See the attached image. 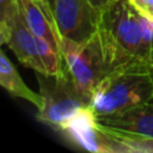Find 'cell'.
Returning <instances> with one entry per match:
<instances>
[{"mask_svg": "<svg viewBox=\"0 0 153 153\" xmlns=\"http://www.w3.org/2000/svg\"><path fill=\"white\" fill-rule=\"evenodd\" d=\"M36 75L44 100L43 108L37 112V120L41 122L61 131L78 112L90 106V102L81 94L72 79L65 61L59 73L36 72Z\"/></svg>", "mask_w": 153, "mask_h": 153, "instance_id": "obj_3", "label": "cell"}, {"mask_svg": "<svg viewBox=\"0 0 153 153\" xmlns=\"http://www.w3.org/2000/svg\"><path fill=\"white\" fill-rule=\"evenodd\" d=\"M5 44L25 67L32 68L35 72L55 74L62 68V54L45 39L36 36L23 22L19 11L11 24Z\"/></svg>", "mask_w": 153, "mask_h": 153, "instance_id": "obj_5", "label": "cell"}, {"mask_svg": "<svg viewBox=\"0 0 153 153\" xmlns=\"http://www.w3.org/2000/svg\"><path fill=\"white\" fill-rule=\"evenodd\" d=\"M105 127L153 137V100L117 115L97 118Z\"/></svg>", "mask_w": 153, "mask_h": 153, "instance_id": "obj_9", "label": "cell"}, {"mask_svg": "<svg viewBox=\"0 0 153 153\" xmlns=\"http://www.w3.org/2000/svg\"><path fill=\"white\" fill-rule=\"evenodd\" d=\"M0 85L12 96L23 98L33 104L38 110L43 108L44 100L41 93L32 91L22 79L14 65L6 56L5 51L0 53Z\"/></svg>", "mask_w": 153, "mask_h": 153, "instance_id": "obj_10", "label": "cell"}, {"mask_svg": "<svg viewBox=\"0 0 153 153\" xmlns=\"http://www.w3.org/2000/svg\"><path fill=\"white\" fill-rule=\"evenodd\" d=\"M146 17H147V18H149V19L153 22V7H152V8L148 11V13L146 14Z\"/></svg>", "mask_w": 153, "mask_h": 153, "instance_id": "obj_16", "label": "cell"}, {"mask_svg": "<svg viewBox=\"0 0 153 153\" xmlns=\"http://www.w3.org/2000/svg\"><path fill=\"white\" fill-rule=\"evenodd\" d=\"M18 11L26 26L38 37L45 39L61 53V35L57 29L54 11L42 0H17Z\"/></svg>", "mask_w": 153, "mask_h": 153, "instance_id": "obj_8", "label": "cell"}, {"mask_svg": "<svg viewBox=\"0 0 153 153\" xmlns=\"http://www.w3.org/2000/svg\"><path fill=\"white\" fill-rule=\"evenodd\" d=\"M42 1H44L45 4H48L50 7H51V10L54 11V5H55V0H42Z\"/></svg>", "mask_w": 153, "mask_h": 153, "instance_id": "obj_15", "label": "cell"}, {"mask_svg": "<svg viewBox=\"0 0 153 153\" xmlns=\"http://www.w3.org/2000/svg\"><path fill=\"white\" fill-rule=\"evenodd\" d=\"M153 100L148 61H133L110 71L94 87L91 109L97 118L117 115Z\"/></svg>", "mask_w": 153, "mask_h": 153, "instance_id": "obj_2", "label": "cell"}, {"mask_svg": "<svg viewBox=\"0 0 153 153\" xmlns=\"http://www.w3.org/2000/svg\"><path fill=\"white\" fill-rule=\"evenodd\" d=\"M54 16L61 38L88 41L98 30L99 13L88 0H55Z\"/></svg>", "mask_w": 153, "mask_h": 153, "instance_id": "obj_6", "label": "cell"}, {"mask_svg": "<svg viewBox=\"0 0 153 153\" xmlns=\"http://www.w3.org/2000/svg\"><path fill=\"white\" fill-rule=\"evenodd\" d=\"M129 2L143 16H146L153 7V0H129Z\"/></svg>", "mask_w": 153, "mask_h": 153, "instance_id": "obj_13", "label": "cell"}, {"mask_svg": "<svg viewBox=\"0 0 153 153\" xmlns=\"http://www.w3.org/2000/svg\"><path fill=\"white\" fill-rule=\"evenodd\" d=\"M97 32L109 72L133 61H153V22L129 0H114L100 14Z\"/></svg>", "mask_w": 153, "mask_h": 153, "instance_id": "obj_1", "label": "cell"}, {"mask_svg": "<svg viewBox=\"0 0 153 153\" xmlns=\"http://www.w3.org/2000/svg\"><path fill=\"white\" fill-rule=\"evenodd\" d=\"M65 135L90 152L118 153L117 146L104 127L98 122L91 106L78 112L61 130Z\"/></svg>", "mask_w": 153, "mask_h": 153, "instance_id": "obj_7", "label": "cell"}, {"mask_svg": "<svg viewBox=\"0 0 153 153\" xmlns=\"http://www.w3.org/2000/svg\"><path fill=\"white\" fill-rule=\"evenodd\" d=\"M103 126V124H102ZM115 141L118 153H153V137L103 126Z\"/></svg>", "mask_w": 153, "mask_h": 153, "instance_id": "obj_11", "label": "cell"}, {"mask_svg": "<svg viewBox=\"0 0 153 153\" xmlns=\"http://www.w3.org/2000/svg\"><path fill=\"white\" fill-rule=\"evenodd\" d=\"M18 14L17 0H0V42L5 44L11 24Z\"/></svg>", "mask_w": 153, "mask_h": 153, "instance_id": "obj_12", "label": "cell"}, {"mask_svg": "<svg viewBox=\"0 0 153 153\" xmlns=\"http://www.w3.org/2000/svg\"><path fill=\"white\" fill-rule=\"evenodd\" d=\"M61 54L72 79L91 104L94 87L109 73L98 32L84 43L62 38Z\"/></svg>", "mask_w": 153, "mask_h": 153, "instance_id": "obj_4", "label": "cell"}, {"mask_svg": "<svg viewBox=\"0 0 153 153\" xmlns=\"http://www.w3.org/2000/svg\"><path fill=\"white\" fill-rule=\"evenodd\" d=\"M149 71H151V76H152V80H153V61L149 62Z\"/></svg>", "mask_w": 153, "mask_h": 153, "instance_id": "obj_17", "label": "cell"}, {"mask_svg": "<svg viewBox=\"0 0 153 153\" xmlns=\"http://www.w3.org/2000/svg\"><path fill=\"white\" fill-rule=\"evenodd\" d=\"M93 8L99 13V16L105 11V8L114 1V0H88Z\"/></svg>", "mask_w": 153, "mask_h": 153, "instance_id": "obj_14", "label": "cell"}]
</instances>
